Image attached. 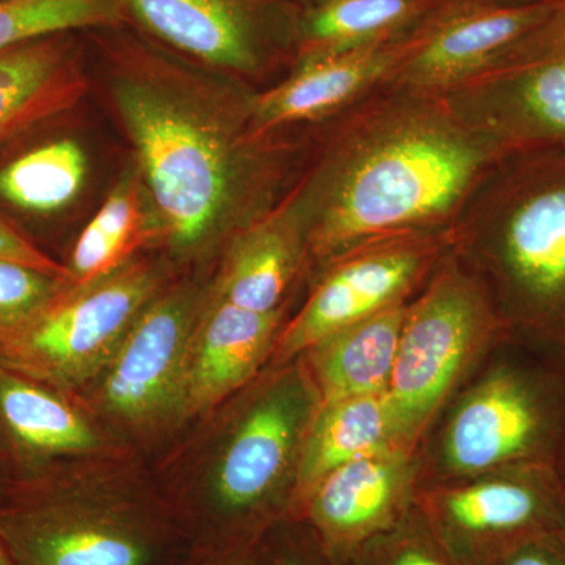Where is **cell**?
<instances>
[{"instance_id": "6da1fadb", "label": "cell", "mask_w": 565, "mask_h": 565, "mask_svg": "<svg viewBox=\"0 0 565 565\" xmlns=\"http://www.w3.org/2000/svg\"><path fill=\"white\" fill-rule=\"evenodd\" d=\"M333 121L297 184L321 263L397 234L445 236L503 159L441 96L384 87Z\"/></svg>"}, {"instance_id": "7a4b0ae2", "label": "cell", "mask_w": 565, "mask_h": 565, "mask_svg": "<svg viewBox=\"0 0 565 565\" xmlns=\"http://www.w3.org/2000/svg\"><path fill=\"white\" fill-rule=\"evenodd\" d=\"M139 173L177 250H202L277 204L289 147L278 134L258 136L248 98L214 110L147 77L115 84Z\"/></svg>"}, {"instance_id": "3957f363", "label": "cell", "mask_w": 565, "mask_h": 565, "mask_svg": "<svg viewBox=\"0 0 565 565\" xmlns=\"http://www.w3.org/2000/svg\"><path fill=\"white\" fill-rule=\"evenodd\" d=\"M445 237L505 330L565 362V148L504 156Z\"/></svg>"}, {"instance_id": "277c9868", "label": "cell", "mask_w": 565, "mask_h": 565, "mask_svg": "<svg viewBox=\"0 0 565 565\" xmlns=\"http://www.w3.org/2000/svg\"><path fill=\"white\" fill-rule=\"evenodd\" d=\"M319 405L313 379L299 367L256 396L223 446L202 503L184 519L195 550L256 544L291 519L300 452Z\"/></svg>"}, {"instance_id": "5b68a950", "label": "cell", "mask_w": 565, "mask_h": 565, "mask_svg": "<svg viewBox=\"0 0 565 565\" xmlns=\"http://www.w3.org/2000/svg\"><path fill=\"white\" fill-rule=\"evenodd\" d=\"M505 332L484 285L446 248L408 303L386 388L405 444L414 446L479 352Z\"/></svg>"}, {"instance_id": "8992f818", "label": "cell", "mask_w": 565, "mask_h": 565, "mask_svg": "<svg viewBox=\"0 0 565 565\" xmlns=\"http://www.w3.org/2000/svg\"><path fill=\"white\" fill-rule=\"evenodd\" d=\"M565 463V371L505 360L487 371L441 433L438 467L473 478L514 465Z\"/></svg>"}, {"instance_id": "52a82bcc", "label": "cell", "mask_w": 565, "mask_h": 565, "mask_svg": "<svg viewBox=\"0 0 565 565\" xmlns=\"http://www.w3.org/2000/svg\"><path fill=\"white\" fill-rule=\"evenodd\" d=\"M158 294L150 264L128 263L88 285L65 286L35 318L0 337V351L22 373L55 385L87 384Z\"/></svg>"}, {"instance_id": "ba28073f", "label": "cell", "mask_w": 565, "mask_h": 565, "mask_svg": "<svg viewBox=\"0 0 565 565\" xmlns=\"http://www.w3.org/2000/svg\"><path fill=\"white\" fill-rule=\"evenodd\" d=\"M441 98L501 158L565 148V0Z\"/></svg>"}, {"instance_id": "9c48e42d", "label": "cell", "mask_w": 565, "mask_h": 565, "mask_svg": "<svg viewBox=\"0 0 565 565\" xmlns=\"http://www.w3.org/2000/svg\"><path fill=\"white\" fill-rule=\"evenodd\" d=\"M415 508L457 563L492 565L530 539L565 530V481L550 465H514L423 489Z\"/></svg>"}, {"instance_id": "30bf717a", "label": "cell", "mask_w": 565, "mask_h": 565, "mask_svg": "<svg viewBox=\"0 0 565 565\" xmlns=\"http://www.w3.org/2000/svg\"><path fill=\"white\" fill-rule=\"evenodd\" d=\"M182 537L166 509L103 494L0 515V541L18 565H163Z\"/></svg>"}, {"instance_id": "8fae6325", "label": "cell", "mask_w": 565, "mask_h": 565, "mask_svg": "<svg viewBox=\"0 0 565 565\" xmlns=\"http://www.w3.org/2000/svg\"><path fill=\"white\" fill-rule=\"evenodd\" d=\"M446 248L441 234H397L334 256L302 310L278 334L275 362L285 364L338 330L408 302Z\"/></svg>"}, {"instance_id": "7c38bea8", "label": "cell", "mask_w": 565, "mask_h": 565, "mask_svg": "<svg viewBox=\"0 0 565 565\" xmlns=\"http://www.w3.org/2000/svg\"><path fill=\"white\" fill-rule=\"evenodd\" d=\"M555 2L440 0L412 32V46L388 87L444 96L526 35Z\"/></svg>"}, {"instance_id": "4fadbf2b", "label": "cell", "mask_w": 565, "mask_h": 565, "mask_svg": "<svg viewBox=\"0 0 565 565\" xmlns=\"http://www.w3.org/2000/svg\"><path fill=\"white\" fill-rule=\"evenodd\" d=\"M199 318L191 289L159 292L152 299L102 374L107 414L132 426L180 414L189 348Z\"/></svg>"}, {"instance_id": "5bb4252c", "label": "cell", "mask_w": 565, "mask_h": 565, "mask_svg": "<svg viewBox=\"0 0 565 565\" xmlns=\"http://www.w3.org/2000/svg\"><path fill=\"white\" fill-rule=\"evenodd\" d=\"M411 448H394L337 468L297 505L292 519L313 533L337 565L396 526L414 509Z\"/></svg>"}, {"instance_id": "9a60e30c", "label": "cell", "mask_w": 565, "mask_h": 565, "mask_svg": "<svg viewBox=\"0 0 565 565\" xmlns=\"http://www.w3.org/2000/svg\"><path fill=\"white\" fill-rule=\"evenodd\" d=\"M412 32L362 50L297 62L285 81L248 98L252 131L269 136L302 122L333 120L388 87L411 51Z\"/></svg>"}, {"instance_id": "2e32d148", "label": "cell", "mask_w": 565, "mask_h": 565, "mask_svg": "<svg viewBox=\"0 0 565 565\" xmlns=\"http://www.w3.org/2000/svg\"><path fill=\"white\" fill-rule=\"evenodd\" d=\"M307 258L310 225L294 185L269 211L230 237L215 297L256 313L281 310Z\"/></svg>"}, {"instance_id": "e0dca14e", "label": "cell", "mask_w": 565, "mask_h": 565, "mask_svg": "<svg viewBox=\"0 0 565 565\" xmlns=\"http://www.w3.org/2000/svg\"><path fill=\"white\" fill-rule=\"evenodd\" d=\"M174 50L214 68L255 74L266 63L263 0H118Z\"/></svg>"}, {"instance_id": "ac0fdd59", "label": "cell", "mask_w": 565, "mask_h": 565, "mask_svg": "<svg viewBox=\"0 0 565 565\" xmlns=\"http://www.w3.org/2000/svg\"><path fill=\"white\" fill-rule=\"evenodd\" d=\"M282 311L256 313L214 296L193 329L181 415L210 411L258 373L273 355Z\"/></svg>"}, {"instance_id": "d6986e66", "label": "cell", "mask_w": 565, "mask_h": 565, "mask_svg": "<svg viewBox=\"0 0 565 565\" xmlns=\"http://www.w3.org/2000/svg\"><path fill=\"white\" fill-rule=\"evenodd\" d=\"M394 448L412 446L401 435L386 392L319 405L300 452L291 519L300 501L327 475L353 460Z\"/></svg>"}, {"instance_id": "ffe728a7", "label": "cell", "mask_w": 565, "mask_h": 565, "mask_svg": "<svg viewBox=\"0 0 565 565\" xmlns=\"http://www.w3.org/2000/svg\"><path fill=\"white\" fill-rule=\"evenodd\" d=\"M85 90L62 35L0 51V143L68 110Z\"/></svg>"}, {"instance_id": "44dd1931", "label": "cell", "mask_w": 565, "mask_h": 565, "mask_svg": "<svg viewBox=\"0 0 565 565\" xmlns=\"http://www.w3.org/2000/svg\"><path fill=\"white\" fill-rule=\"evenodd\" d=\"M408 303L344 327L308 351V373L321 404L384 393L392 379Z\"/></svg>"}, {"instance_id": "7402d4cb", "label": "cell", "mask_w": 565, "mask_h": 565, "mask_svg": "<svg viewBox=\"0 0 565 565\" xmlns=\"http://www.w3.org/2000/svg\"><path fill=\"white\" fill-rule=\"evenodd\" d=\"M440 0H310L297 22V62L401 39Z\"/></svg>"}, {"instance_id": "603a6c76", "label": "cell", "mask_w": 565, "mask_h": 565, "mask_svg": "<svg viewBox=\"0 0 565 565\" xmlns=\"http://www.w3.org/2000/svg\"><path fill=\"white\" fill-rule=\"evenodd\" d=\"M161 234L162 223L139 170L126 173L74 245L65 266L66 286L88 285L114 274L134 262L141 245Z\"/></svg>"}, {"instance_id": "cb8c5ba5", "label": "cell", "mask_w": 565, "mask_h": 565, "mask_svg": "<svg viewBox=\"0 0 565 565\" xmlns=\"http://www.w3.org/2000/svg\"><path fill=\"white\" fill-rule=\"evenodd\" d=\"M0 416L22 445L46 455H85L102 446L76 408L17 375L0 373Z\"/></svg>"}, {"instance_id": "d4e9b609", "label": "cell", "mask_w": 565, "mask_h": 565, "mask_svg": "<svg viewBox=\"0 0 565 565\" xmlns=\"http://www.w3.org/2000/svg\"><path fill=\"white\" fill-rule=\"evenodd\" d=\"M87 173V154L76 140L50 141L0 170V196L22 211L52 214L77 199Z\"/></svg>"}, {"instance_id": "484cf974", "label": "cell", "mask_w": 565, "mask_h": 565, "mask_svg": "<svg viewBox=\"0 0 565 565\" xmlns=\"http://www.w3.org/2000/svg\"><path fill=\"white\" fill-rule=\"evenodd\" d=\"M118 0H6L0 2V51L76 29L111 24Z\"/></svg>"}, {"instance_id": "4316f807", "label": "cell", "mask_w": 565, "mask_h": 565, "mask_svg": "<svg viewBox=\"0 0 565 565\" xmlns=\"http://www.w3.org/2000/svg\"><path fill=\"white\" fill-rule=\"evenodd\" d=\"M343 565H462L438 542L415 508L385 534L353 553Z\"/></svg>"}, {"instance_id": "83f0119b", "label": "cell", "mask_w": 565, "mask_h": 565, "mask_svg": "<svg viewBox=\"0 0 565 565\" xmlns=\"http://www.w3.org/2000/svg\"><path fill=\"white\" fill-rule=\"evenodd\" d=\"M65 286L66 280L55 275L0 259V337L35 318Z\"/></svg>"}, {"instance_id": "f1b7e54d", "label": "cell", "mask_w": 565, "mask_h": 565, "mask_svg": "<svg viewBox=\"0 0 565 565\" xmlns=\"http://www.w3.org/2000/svg\"><path fill=\"white\" fill-rule=\"evenodd\" d=\"M264 565H337L313 533L297 520L278 523L264 537Z\"/></svg>"}, {"instance_id": "f546056e", "label": "cell", "mask_w": 565, "mask_h": 565, "mask_svg": "<svg viewBox=\"0 0 565 565\" xmlns=\"http://www.w3.org/2000/svg\"><path fill=\"white\" fill-rule=\"evenodd\" d=\"M0 259H9L35 267L43 273L68 280V270L62 264L55 263L50 256L40 252L35 245L29 243L21 233L0 217Z\"/></svg>"}, {"instance_id": "4dcf8cb0", "label": "cell", "mask_w": 565, "mask_h": 565, "mask_svg": "<svg viewBox=\"0 0 565 565\" xmlns=\"http://www.w3.org/2000/svg\"><path fill=\"white\" fill-rule=\"evenodd\" d=\"M492 565H565V530L530 539Z\"/></svg>"}, {"instance_id": "1f68e13d", "label": "cell", "mask_w": 565, "mask_h": 565, "mask_svg": "<svg viewBox=\"0 0 565 565\" xmlns=\"http://www.w3.org/2000/svg\"><path fill=\"white\" fill-rule=\"evenodd\" d=\"M185 565H264V539L228 550H195Z\"/></svg>"}, {"instance_id": "d6a6232c", "label": "cell", "mask_w": 565, "mask_h": 565, "mask_svg": "<svg viewBox=\"0 0 565 565\" xmlns=\"http://www.w3.org/2000/svg\"><path fill=\"white\" fill-rule=\"evenodd\" d=\"M0 565H18L2 541H0Z\"/></svg>"}, {"instance_id": "836d02e7", "label": "cell", "mask_w": 565, "mask_h": 565, "mask_svg": "<svg viewBox=\"0 0 565 565\" xmlns=\"http://www.w3.org/2000/svg\"><path fill=\"white\" fill-rule=\"evenodd\" d=\"M512 2H555V0H512Z\"/></svg>"}, {"instance_id": "e575fe53", "label": "cell", "mask_w": 565, "mask_h": 565, "mask_svg": "<svg viewBox=\"0 0 565 565\" xmlns=\"http://www.w3.org/2000/svg\"><path fill=\"white\" fill-rule=\"evenodd\" d=\"M563 476H564V481H565V463H564V467H563Z\"/></svg>"}, {"instance_id": "d590c367", "label": "cell", "mask_w": 565, "mask_h": 565, "mask_svg": "<svg viewBox=\"0 0 565 565\" xmlns=\"http://www.w3.org/2000/svg\"><path fill=\"white\" fill-rule=\"evenodd\" d=\"M0 2H6V0H0Z\"/></svg>"}]
</instances>
